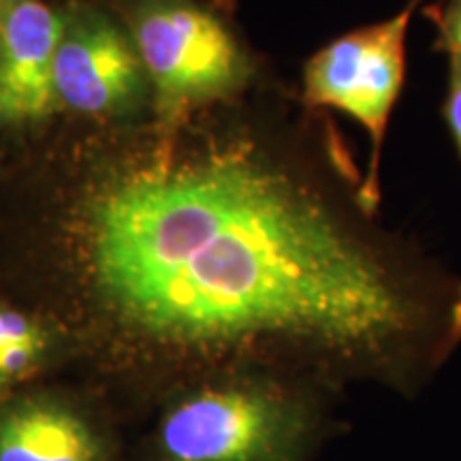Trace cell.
<instances>
[{"label":"cell","instance_id":"obj_7","mask_svg":"<svg viewBox=\"0 0 461 461\" xmlns=\"http://www.w3.org/2000/svg\"><path fill=\"white\" fill-rule=\"evenodd\" d=\"M65 17L41 0H0V107L32 122L56 103L54 58Z\"/></svg>","mask_w":461,"mask_h":461},{"label":"cell","instance_id":"obj_12","mask_svg":"<svg viewBox=\"0 0 461 461\" xmlns=\"http://www.w3.org/2000/svg\"><path fill=\"white\" fill-rule=\"evenodd\" d=\"M0 120H5V115H3V107H0Z\"/></svg>","mask_w":461,"mask_h":461},{"label":"cell","instance_id":"obj_10","mask_svg":"<svg viewBox=\"0 0 461 461\" xmlns=\"http://www.w3.org/2000/svg\"><path fill=\"white\" fill-rule=\"evenodd\" d=\"M451 58L448 65V92H447V105H445V118L448 122V129L453 132V140L457 143L459 157H461V58Z\"/></svg>","mask_w":461,"mask_h":461},{"label":"cell","instance_id":"obj_9","mask_svg":"<svg viewBox=\"0 0 461 461\" xmlns=\"http://www.w3.org/2000/svg\"><path fill=\"white\" fill-rule=\"evenodd\" d=\"M425 15L438 28V45L448 56L461 58V0H436L425 7Z\"/></svg>","mask_w":461,"mask_h":461},{"label":"cell","instance_id":"obj_8","mask_svg":"<svg viewBox=\"0 0 461 461\" xmlns=\"http://www.w3.org/2000/svg\"><path fill=\"white\" fill-rule=\"evenodd\" d=\"M56 350L54 331L43 321L0 305V391L9 393L48 366Z\"/></svg>","mask_w":461,"mask_h":461},{"label":"cell","instance_id":"obj_11","mask_svg":"<svg viewBox=\"0 0 461 461\" xmlns=\"http://www.w3.org/2000/svg\"><path fill=\"white\" fill-rule=\"evenodd\" d=\"M9 393H11V391H9ZM9 393H5V391H0V403H3V400H5V397H7Z\"/></svg>","mask_w":461,"mask_h":461},{"label":"cell","instance_id":"obj_5","mask_svg":"<svg viewBox=\"0 0 461 461\" xmlns=\"http://www.w3.org/2000/svg\"><path fill=\"white\" fill-rule=\"evenodd\" d=\"M131 34L107 14L82 7L65 17L54 58L56 101L86 115L122 113L146 90Z\"/></svg>","mask_w":461,"mask_h":461},{"label":"cell","instance_id":"obj_1","mask_svg":"<svg viewBox=\"0 0 461 461\" xmlns=\"http://www.w3.org/2000/svg\"><path fill=\"white\" fill-rule=\"evenodd\" d=\"M327 177L252 141L115 173L84 212L103 305L180 353L282 344L322 366L389 367L434 327L425 286Z\"/></svg>","mask_w":461,"mask_h":461},{"label":"cell","instance_id":"obj_4","mask_svg":"<svg viewBox=\"0 0 461 461\" xmlns=\"http://www.w3.org/2000/svg\"><path fill=\"white\" fill-rule=\"evenodd\" d=\"M423 3L411 0L389 20L342 34L316 51L303 68L305 107L338 109L370 135V171L359 197L372 214L378 203L380 152L406 73L408 28Z\"/></svg>","mask_w":461,"mask_h":461},{"label":"cell","instance_id":"obj_2","mask_svg":"<svg viewBox=\"0 0 461 461\" xmlns=\"http://www.w3.org/2000/svg\"><path fill=\"white\" fill-rule=\"evenodd\" d=\"M316 429L303 395L272 380H229L177 397L146 461H302Z\"/></svg>","mask_w":461,"mask_h":461},{"label":"cell","instance_id":"obj_6","mask_svg":"<svg viewBox=\"0 0 461 461\" xmlns=\"http://www.w3.org/2000/svg\"><path fill=\"white\" fill-rule=\"evenodd\" d=\"M112 431L60 393H9L0 403V461H113Z\"/></svg>","mask_w":461,"mask_h":461},{"label":"cell","instance_id":"obj_3","mask_svg":"<svg viewBox=\"0 0 461 461\" xmlns=\"http://www.w3.org/2000/svg\"><path fill=\"white\" fill-rule=\"evenodd\" d=\"M126 14L154 103L167 122L244 90L252 75L250 58L214 5L129 0Z\"/></svg>","mask_w":461,"mask_h":461}]
</instances>
